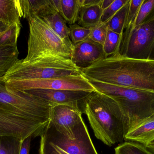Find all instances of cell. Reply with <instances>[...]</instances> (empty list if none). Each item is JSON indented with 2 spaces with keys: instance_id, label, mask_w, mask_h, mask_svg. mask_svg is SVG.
<instances>
[{
  "instance_id": "cell-30",
  "label": "cell",
  "mask_w": 154,
  "mask_h": 154,
  "mask_svg": "<svg viewBox=\"0 0 154 154\" xmlns=\"http://www.w3.org/2000/svg\"><path fill=\"white\" fill-rule=\"evenodd\" d=\"M32 136H30L24 139L22 143L20 154H29Z\"/></svg>"
},
{
  "instance_id": "cell-28",
  "label": "cell",
  "mask_w": 154,
  "mask_h": 154,
  "mask_svg": "<svg viewBox=\"0 0 154 154\" xmlns=\"http://www.w3.org/2000/svg\"><path fill=\"white\" fill-rule=\"evenodd\" d=\"M143 1L144 0L129 1V6L128 10L125 29L130 26H134L136 20L138 11Z\"/></svg>"
},
{
  "instance_id": "cell-32",
  "label": "cell",
  "mask_w": 154,
  "mask_h": 154,
  "mask_svg": "<svg viewBox=\"0 0 154 154\" xmlns=\"http://www.w3.org/2000/svg\"><path fill=\"white\" fill-rule=\"evenodd\" d=\"M114 1V0H101L100 6L101 7L102 11H104Z\"/></svg>"
},
{
  "instance_id": "cell-21",
  "label": "cell",
  "mask_w": 154,
  "mask_h": 154,
  "mask_svg": "<svg viewBox=\"0 0 154 154\" xmlns=\"http://www.w3.org/2000/svg\"><path fill=\"white\" fill-rule=\"evenodd\" d=\"M21 24H14L8 26L5 30L0 33V46L17 48L18 38Z\"/></svg>"
},
{
  "instance_id": "cell-11",
  "label": "cell",
  "mask_w": 154,
  "mask_h": 154,
  "mask_svg": "<svg viewBox=\"0 0 154 154\" xmlns=\"http://www.w3.org/2000/svg\"><path fill=\"white\" fill-rule=\"evenodd\" d=\"M82 113L70 106L58 105L52 106L50 111V121L57 131L74 139L82 119Z\"/></svg>"
},
{
  "instance_id": "cell-1",
  "label": "cell",
  "mask_w": 154,
  "mask_h": 154,
  "mask_svg": "<svg viewBox=\"0 0 154 154\" xmlns=\"http://www.w3.org/2000/svg\"><path fill=\"white\" fill-rule=\"evenodd\" d=\"M51 107L42 99L7 89L0 82V136L22 141L40 136L49 122Z\"/></svg>"
},
{
  "instance_id": "cell-5",
  "label": "cell",
  "mask_w": 154,
  "mask_h": 154,
  "mask_svg": "<svg viewBox=\"0 0 154 154\" xmlns=\"http://www.w3.org/2000/svg\"><path fill=\"white\" fill-rule=\"evenodd\" d=\"M81 68L71 59L45 55L30 62L18 60L9 70L2 82L10 80H41L76 76Z\"/></svg>"
},
{
  "instance_id": "cell-29",
  "label": "cell",
  "mask_w": 154,
  "mask_h": 154,
  "mask_svg": "<svg viewBox=\"0 0 154 154\" xmlns=\"http://www.w3.org/2000/svg\"><path fill=\"white\" fill-rule=\"evenodd\" d=\"M128 0H114V2L102 11L100 22L103 23L107 22L116 13L128 2Z\"/></svg>"
},
{
  "instance_id": "cell-3",
  "label": "cell",
  "mask_w": 154,
  "mask_h": 154,
  "mask_svg": "<svg viewBox=\"0 0 154 154\" xmlns=\"http://www.w3.org/2000/svg\"><path fill=\"white\" fill-rule=\"evenodd\" d=\"M87 115L94 135L108 146L125 140L128 122L117 102L110 97L92 92L85 103Z\"/></svg>"
},
{
  "instance_id": "cell-12",
  "label": "cell",
  "mask_w": 154,
  "mask_h": 154,
  "mask_svg": "<svg viewBox=\"0 0 154 154\" xmlns=\"http://www.w3.org/2000/svg\"><path fill=\"white\" fill-rule=\"evenodd\" d=\"M106 58L103 45L90 38L73 44L71 60L80 68L88 67Z\"/></svg>"
},
{
  "instance_id": "cell-8",
  "label": "cell",
  "mask_w": 154,
  "mask_h": 154,
  "mask_svg": "<svg viewBox=\"0 0 154 154\" xmlns=\"http://www.w3.org/2000/svg\"><path fill=\"white\" fill-rule=\"evenodd\" d=\"M154 51V19L124 30L119 49L124 57L138 60L152 59Z\"/></svg>"
},
{
  "instance_id": "cell-23",
  "label": "cell",
  "mask_w": 154,
  "mask_h": 154,
  "mask_svg": "<svg viewBox=\"0 0 154 154\" xmlns=\"http://www.w3.org/2000/svg\"><path fill=\"white\" fill-rule=\"evenodd\" d=\"M115 154H153L142 144L126 141L115 148Z\"/></svg>"
},
{
  "instance_id": "cell-4",
  "label": "cell",
  "mask_w": 154,
  "mask_h": 154,
  "mask_svg": "<svg viewBox=\"0 0 154 154\" xmlns=\"http://www.w3.org/2000/svg\"><path fill=\"white\" fill-rule=\"evenodd\" d=\"M88 80L97 92L117 102L128 122L129 131L154 113L153 93Z\"/></svg>"
},
{
  "instance_id": "cell-26",
  "label": "cell",
  "mask_w": 154,
  "mask_h": 154,
  "mask_svg": "<svg viewBox=\"0 0 154 154\" xmlns=\"http://www.w3.org/2000/svg\"><path fill=\"white\" fill-rule=\"evenodd\" d=\"M69 37L73 44L84 41L89 37L90 28L82 27L77 24L69 25Z\"/></svg>"
},
{
  "instance_id": "cell-18",
  "label": "cell",
  "mask_w": 154,
  "mask_h": 154,
  "mask_svg": "<svg viewBox=\"0 0 154 154\" xmlns=\"http://www.w3.org/2000/svg\"><path fill=\"white\" fill-rule=\"evenodd\" d=\"M81 7V0H61L59 13L66 22L72 25L78 21Z\"/></svg>"
},
{
  "instance_id": "cell-24",
  "label": "cell",
  "mask_w": 154,
  "mask_h": 154,
  "mask_svg": "<svg viewBox=\"0 0 154 154\" xmlns=\"http://www.w3.org/2000/svg\"><path fill=\"white\" fill-rule=\"evenodd\" d=\"M22 142L12 137L0 136V154H20Z\"/></svg>"
},
{
  "instance_id": "cell-35",
  "label": "cell",
  "mask_w": 154,
  "mask_h": 154,
  "mask_svg": "<svg viewBox=\"0 0 154 154\" xmlns=\"http://www.w3.org/2000/svg\"><path fill=\"white\" fill-rule=\"evenodd\" d=\"M152 59H154V51L153 52V54L152 58Z\"/></svg>"
},
{
  "instance_id": "cell-13",
  "label": "cell",
  "mask_w": 154,
  "mask_h": 154,
  "mask_svg": "<svg viewBox=\"0 0 154 154\" xmlns=\"http://www.w3.org/2000/svg\"><path fill=\"white\" fill-rule=\"evenodd\" d=\"M154 140V113L132 128L125 137L126 141L142 144L145 146Z\"/></svg>"
},
{
  "instance_id": "cell-16",
  "label": "cell",
  "mask_w": 154,
  "mask_h": 154,
  "mask_svg": "<svg viewBox=\"0 0 154 154\" xmlns=\"http://www.w3.org/2000/svg\"><path fill=\"white\" fill-rule=\"evenodd\" d=\"M102 11L100 5L82 7L77 21L78 24L87 28L96 26L100 22Z\"/></svg>"
},
{
  "instance_id": "cell-37",
  "label": "cell",
  "mask_w": 154,
  "mask_h": 154,
  "mask_svg": "<svg viewBox=\"0 0 154 154\" xmlns=\"http://www.w3.org/2000/svg\"><path fill=\"white\" fill-rule=\"evenodd\" d=\"M153 154H154V153H153Z\"/></svg>"
},
{
  "instance_id": "cell-17",
  "label": "cell",
  "mask_w": 154,
  "mask_h": 154,
  "mask_svg": "<svg viewBox=\"0 0 154 154\" xmlns=\"http://www.w3.org/2000/svg\"><path fill=\"white\" fill-rule=\"evenodd\" d=\"M18 48L0 46V82L19 60Z\"/></svg>"
},
{
  "instance_id": "cell-27",
  "label": "cell",
  "mask_w": 154,
  "mask_h": 154,
  "mask_svg": "<svg viewBox=\"0 0 154 154\" xmlns=\"http://www.w3.org/2000/svg\"><path fill=\"white\" fill-rule=\"evenodd\" d=\"M90 29L91 33L89 38L93 41L103 45L108 31L106 23L100 22L97 25Z\"/></svg>"
},
{
  "instance_id": "cell-25",
  "label": "cell",
  "mask_w": 154,
  "mask_h": 154,
  "mask_svg": "<svg viewBox=\"0 0 154 154\" xmlns=\"http://www.w3.org/2000/svg\"><path fill=\"white\" fill-rule=\"evenodd\" d=\"M154 19V0H144L138 11L136 20L133 26L147 22Z\"/></svg>"
},
{
  "instance_id": "cell-15",
  "label": "cell",
  "mask_w": 154,
  "mask_h": 154,
  "mask_svg": "<svg viewBox=\"0 0 154 154\" xmlns=\"http://www.w3.org/2000/svg\"><path fill=\"white\" fill-rule=\"evenodd\" d=\"M20 0H0V20L8 25L21 24Z\"/></svg>"
},
{
  "instance_id": "cell-7",
  "label": "cell",
  "mask_w": 154,
  "mask_h": 154,
  "mask_svg": "<svg viewBox=\"0 0 154 154\" xmlns=\"http://www.w3.org/2000/svg\"><path fill=\"white\" fill-rule=\"evenodd\" d=\"M40 137L39 154H98L84 121L74 139L59 133L50 122Z\"/></svg>"
},
{
  "instance_id": "cell-22",
  "label": "cell",
  "mask_w": 154,
  "mask_h": 154,
  "mask_svg": "<svg viewBox=\"0 0 154 154\" xmlns=\"http://www.w3.org/2000/svg\"><path fill=\"white\" fill-rule=\"evenodd\" d=\"M122 35L108 29L106 37L103 45L106 58L119 52Z\"/></svg>"
},
{
  "instance_id": "cell-2",
  "label": "cell",
  "mask_w": 154,
  "mask_h": 154,
  "mask_svg": "<svg viewBox=\"0 0 154 154\" xmlns=\"http://www.w3.org/2000/svg\"><path fill=\"white\" fill-rule=\"evenodd\" d=\"M81 70L89 80L154 93V59L130 58L118 52Z\"/></svg>"
},
{
  "instance_id": "cell-9",
  "label": "cell",
  "mask_w": 154,
  "mask_h": 154,
  "mask_svg": "<svg viewBox=\"0 0 154 154\" xmlns=\"http://www.w3.org/2000/svg\"><path fill=\"white\" fill-rule=\"evenodd\" d=\"M2 82L7 89L13 91L48 89L97 92L82 73L76 76L62 77L41 80H10Z\"/></svg>"
},
{
  "instance_id": "cell-6",
  "label": "cell",
  "mask_w": 154,
  "mask_h": 154,
  "mask_svg": "<svg viewBox=\"0 0 154 154\" xmlns=\"http://www.w3.org/2000/svg\"><path fill=\"white\" fill-rule=\"evenodd\" d=\"M29 27L28 53L23 62H30L45 55L71 59L73 44L60 38L40 17L32 14L27 18Z\"/></svg>"
},
{
  "instance_id": "cell-14",
  "label": "cell",
  "mask_w": 154,
  "mask_h": 154,
  "mask_svg": "<svg viewBox=\"0 0 154 154\" xmlns=\"http://www.w3.org/2000/svg\"><path fill=\"white\" fill-rule=\"evenodd\" d=\"M20 3L22 16L27 19L32 14L42 18L57 12L52 0H20Z\"/></svg>"
},
{
  "instance_id": "cell-10",
  "label": "cell",
  "mask_w": 154,
  "mask_h": 154,
  "mask_svg": "<svg viewBox=\"0 0 154 154\" xmlns=\"http://www.w3.org/2000/svg\"><path fill=\"white\" fill-rule=\"evenodd\" d=\"M22 92L42 99L49 103L51 106L58 105L70 106L79 110L82 114H84L85 101L92 92L82 90L48 89L29 90Z\"/></svg>"
},
{
  "instance_id": "cell-19",
  "label": "cell",
  "mask_w": 154,
  "mask_h": 154,
  "mask_svg": "<svg viewBox=\"0 0 154 154\" xmlns=\"http://www.w3.org/2000/svg\"><path fill=\"white\" fill-rule=\"evenodd\" d=\"M41 18L60 38L67 40H71L69 37V28L59 13L56 12Z\"/></svg>"
},
{
  "instance_id": "cell-36",
  "label": "cell",
  "mask_w": 154,
  "mask_h": 154,
  "mask_svg": "<svg viewBox=\"0 0 154 154\" xmlns=\"http://www.w3.org/2000/svg\"></svg>"
},
{
  "instance_id": "cell-33",
  "label": "cell",
  "mask_w": 154,
  "mask_h": 154,
  "mask_svg": "<svg viewBox=\"0 0 154 154\" xmlns=\"http://www.w3.org/2000/svg\"><path fill=\"white\" fill-rule=\"evenodd\" d=\"M145 146L150 152L154 154V140L146 145Z\"/></svg>"
},
{
  "instance_id": "cell-34",
  "label": "cell",
  "mask_w": 154,
  "mask_h": 154,
  "mask_svg": "<svg viewBox=\"0 0 154 154\" xmlns=\"http://www.w3.org/2000/svg\"><path fill=\"white\" fill-rule=\"evenodd\" d=\"M10 25H7L4 23L2 22V21L0 20V32L5 30Z\"/></svg>"
},
{
  "instance_id": "cell-20",
  "label": "cell",
  "mask_w": 154,
  "mask_h": 154,
  "mask_svg": "<svg viewBox=\"0 0 154 154\" xmlns=\"http://www.w3.org/2000/svg\"><path fill=\"white\" fill-rule=\"evenodd\" d=\"M129 1L119 9L106 24L108 30L119 34H123L129 6Z\"/></svg>"
},
{
  "instance_id": "cell-31",
  "label": "cell",
  "mask_w": 154,
  "mask_h": 154,
  "mask_svg": "<svg viewBox=\"0 0 154 154\" xmlns=\"http://www.w3.org/2000/svg\"><path fill=\"white\" fill-rule=\"evenodd\" d=\"M101 0H81L82 7H89L96 5H100Z\"/></svg>"
}]
</instances>
